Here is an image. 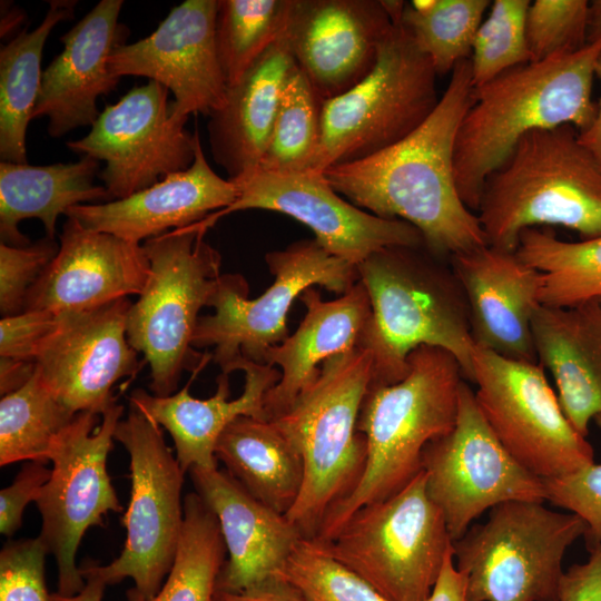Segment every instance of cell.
I'll return each mask as SVG.
<instances>
[{"label": "cell", "instance_id": "cell-1", "mask_svg": "<svg viewBox=\"0 0 601 601\" xmlns=\"http://www.w3.org/2000/svg\"><path fill=\"white\" fill-rule=\"evenodd\" d=\"M473 89L471 62L464 59L417 129L365 159L329 167L323 176L355 206L417 228L426 248L442 258L487 245L476 213L459 195L454 175L456 136Z\"/></svg>", "mask_w": 601, "mask_h": 601}, {"label": "cell", "instance_id": "cell-2", "mask_svg": "<svg viewBox=\"0 0 601 601\" xmlns=\"http://www.w3.org/2000/svg\"><path fill=\"white\" fill-rule=\"evenodd\" d=\"M601 41L572 52L530 61L473 89L455 141L454 175L462 201L476 213L486 178L526 134L573 126L588 129L597 112L592 100Z\"/></svg>", "mask_w": 601, "mask_h": 601}, {"label": "cell", "instance_id": "cell-3", "mask_svg": "<svg viewBox=\"0 0 601 601\" xmlns=\"http://www.w3.org/2000/svg\"><path fill=\"white\" fill-rule=\"evenodd\" d=\"M356 267L372 308L359 342L372 357L371 384L403 380L407 358L420 346L451 353L472 382L475 344L469 306L449 259L425 245H394L372 253Z\"/></svg>", "mask_w": 601, "mask_h": 601}, {"label": "cell", "instance_id": "cell-4", "mask_svg": "<svg viewBox=\"0 0 601 601\" xmlns=\"http://www.w3.org/2000/svg\"><path fill=\"white\" fill-rule=\"evenodd\" d=\"M407 362L400 382L370 385L357 421L367 442L362 479L326 515L314 540L328 541L356 510L403 489L422 470L426 445L455 426L466 381L459 361L440 347L420 346Z\"/></svg>", "mask_w": 601, "mask_h": 601}, {"label": "cell", "instance_id": "cell-5", "mask_svg": "<svg viewBox=\"0 0 601 601\" xmlns=\"http://www.w3.org/2000/svg\"><path fill=\"white\" fill-rule=\"evenodd\" d=\"M476 215L487 245L510 252L545 225L601 237V165L571 125L529 132L486 178Z\"/></svg>", "mask_w": 601, "mask_h": 601}, {"label": "cell", "instance_id": "cell-6", "mask_svg": "<svg viewBox=\"0 0 601 601\" xmlns=\"http://www.w3.org/2000/svg\"><path fill=\"white\" fill-rule=\"evenodd\" d=\"M372 372L371 354L359 346L333 356L294 404L270 420L303 460L302 490L286 516L304 539L316 538L326 515L362 479L367 442L357 421Z\"/></svg>", "mask_w": 601, "mask_h": 601}, {"label": "cell", "instance_id": "cell-7", "mask_svg": "<svg viewBox=\"0 0 601 601\" xmlns=\"http://www.w3.org/2000/svg\"><path fill=\"white\" fill-rule=\"evenodd\" d=\"M205 230L186 227L144 242L149 279L127 316V338L150 366V390L169 396L184 371L199 372L211 355L199 354L193 336L201 307L209 306L220 277V254Z\"/></svg>", "mask_w": 601, "mask_h": 601}, {"label": "cell", "instance_id": "cell-8", "mask_svg": "<svg viewBox=\"0 0 601 601\" xmlns=\"http://www.w3.org/2000/svg\"><path fill=\"white\" fill-rule=\"evenodd\" d=\"M437 73L410 31L396 22L372 71L323 101L322 137L312 173L365 159L403 140L434 111Z\"/></svg>", "mask_w": 601, "mask_h": 601}, {"label": "cell", "instance_id": "cell-9", "mask_svg": "<svg viewBox=\"0 0 601 601\" xmlns=\"http://www.w3.org/2000/svg\"><path fill=\"white\" fill-rule=\"evenodd\" d=\"M318 543L391 601H424L453 552L423 470L393 495L356 510Z\"/></svg>", "mask_w": 601, "mask_h": 601}, {"label": "cell", "instance_id": "cell-10", "mask_svg": "<svg viewBox=\"0 0 601 601\" xmlns=\"http://www.w3.org/2000/svg\"><path fill=\"white\" fill-rule=\"evenodd\" d=\"M265 260L275 278L260 296L248 298L242 275L223 274L209 300L215 313L200 316L195 328L193 346H211V359L224 374L238 371L244 359L262 363L268 348L288 337L287 315L304 290L319 285L343 295L358 282L357 267L315 238L269 252Z\"/></svg>", "mask_w": 601, "mask_h": 601}, {"label": "cell", "instance_id": "cell-11", "mask_svg": "<svg viewBox=\"0 0 601 601\" xmlns=\"http://www.w3.org/2000/svg\"><path fill=\"white\" fill-rule=\"evenodd\" d=\"M587 533L582 519L510 501L454 541L453 559L464 575L467 601H559L562 561Z\"/></svg>", "mask_w": 601, "mask_h": 601}, {"label": "cell", "instance_id": "cell-12", "mask_svg": "<svg viewBox=\"0 0 601 601\" xmlns=\"http://www.w3.org/2000/svg\"><path fill=\"white\" fill-rule=\"evenodd\" d=\"M115 439L130 457V500L121 518L127 536L120 555L107 565L85 566L114 584L131 578L145 598L155 597L175 560L184 522V474L160 426L130 408Z\"/></svg>", "mask_w": 601, "mask_h": 601}, {"label": "cell", "instance_id": "cell-13", "mask_svg": "<svg viewBox=\"0 0 601 601\" xmlns=\"http://www.w3.org/2000/svg\"><path fill=\"white\" fill-rule=\"evenodd\" d=\"M476 404L506 451L540 479L572 473L594 462L591 444L564 415L539 363L473 352Z\"/></svg>", "mask_w": 601, "mask_h": 601}, {"label": "cell", "instance_id": "cell-14", "mask_svg": "<svg viewBox=\"0 0 601 601\" xmlns=\"http://www.w3.org/2000/svg\"><path fill=\"white\" fill-rule=\"evenodd\" d=\"M122 412L124 406L114 403L104 412L98 427V414L78 413L49 453L51 474L36 501L42 520L38 536L56 559L57 593L65 597L85 587L76 554L87 530L102 526L108 512L122 511L107 471Z\"/></svg>", "mask_w": 601, "mask_h": 601}, {"label": "cell", "instance_id": "cell-15", "mask_svg": "<svg viewBox=\"0 0 601 601\" xmlns=\"http://www.w3.org/2000/svg\"><path fill=\"white\" fill-rule=\"evenodd\" d=\"M422 470L427 494L441 511L453 542L482 513L499 504L545 501L542 479L501 444L467 381L461 386L455 426L426 445Z\"/></svg>", "mask_w": 601, "mask_h": 601}, {"label": "cell", "instance_id": "cell-16", "mask_svg": "<svg viewBox=\"0 0 601 601\" xmlns=\"http://www.w3.org/2000/svg\"><path fill=\"white\" fill-rule=\"evenodd\" d=\"M169 90L157 81L136 86L100 111L90 131L67 147L105 161L99 178L114 199L126 198L186 170L195 159L197 130L186 129L188 117L171 115Z\"/></svg>", "mask_w": 601, "mask_h": 601}, {"label": "cell", "instance_id": "cell-17", "mask_svg": "<svg viewBox=\"0 0 601 601\" xmlns=\"http://www.w3.org/2000/svg\"><path fill=\"white\" fill-rule=\"evenodd\" d=\"M234 184L238 189L236 200L195 224V228L206 231L223 216L239 210L277 211L307 226L323 248L354 266L384 247L425 245L417 228L400 219L378 217L345 200L323 174L256 170Z\"/></svg>", "mask_w": 601, "mask_h": 601}, {"label": "cell", "instance_id": "cell-18", "mask_svg": "<svg viewBox=\"0 0 601 601\" xmlns=\"http://www.w3.org/2000/svg\"><path fill=\"white\" fill-rule=\"evenodd\" d=\"M131 302L58 314L42 343L36 372L51 394L73 414L102 415L112 405L114 385L139 372L137 351L127 338Z\"/></svg>", "mask_w": 601, "mask_h": 601}, {"label": "cell", "instance_id": "cell-19", "mask_svg": "<svg viewBox=\"0 0 601 601\" xmlns=\"http://www.w3.org/2000/svg\"><path fill=\"white\" fill-rule=\"evenodd\" d=\"M217 0H186L171 8L148 37L118 46L111 71L146 77L174 95L171 115L209 116L225 101L227 83L215 45Z\"/></svg>", "mask_w": 601, "mask_h": 601}, {"label": "cell", "instance_id": "cell-20", "mask_svg": "<svg viewBox=\"0 0 601 601\" xmlns=\"http://www.w3.org/2000/svg\"><path fill=\"white\" fill-rule=\"evenodd\" d=\"M393 24L382 0H292L284 36L295 65L328 100L372 71Z\"/></svg>", "mask_w": 601, "mask_h": 601}, {"label": "cell", "instance_id": "cell-21", "mask_svg": "<svg viewBox=\"0 0 601 601\" xmlns=\"http://www.w3.org/2000/svg\"><path fill=\"white\" fill-rule=\"evenodd\" d=\"M150 276L142 245L83 227L67 217L59 250L29 290L23 311L55 314L140 295Z\"/></svg>", "mask_w": 601, "mask_h": 601}, {"label": "cell", "instance_id": "cell-22", "mask_svg": "<svg viewBox=\"0 0 601 601\" xmlns=\"http://www.w3.org/2000/svg\"><path fill=\"white\" fill-rule=\"evenodd\" d=\"M465 293L475 346L538 363L532 319L541 304V273L516 252L490 245L450 257Z\"/></svg>", "mask_w": 601, "mask_h": 601}, {"label": "cell", "instance_id": "cell-23", "mask_svg": "<svg viewBox=\"0 0 601 601\" xmlns=\"http://www.w3.org/2000/svg\"><path fill=\"white\" fill-rule=\"evenodd\" d=\"M122 4V0L99 1L60 37L63 49L42 72L32 114V120L48 118L50 137L92 126L100 114L98 98L116 89L120 78L108 61L126 43L128 30L118 21Z\"/></svg>", "mask_w": 601, "mask_h": 601}, {"label": "cell", "instance_id": "cell-24", "mask_svg": "<svg viewBox=\"0 0 601 601\" xmlns=\"http://www.w3.org/2000/svg\"><path fill=\"white\" fill-rule=\"evenodd\" d=\"M195 492L215 513L227 559L217 590L243 592L279 578L303 538L285 514L250 495L226 470H189Z\"/></svg>", "mask_w": 601, "mask_h": 601}, {"label": "cell", "instance_id": "cell-25", "mask_svg": "<svg viewBox=\"0 0 601 601\" xmlns=\"http://www.w3.org/2000/svg\"><path fill=\"white\" fill-rule=\"evenodd\" d=\"M237 196V186L209 166L198 137L194 162L186 170L122 199L75 206L66 216L86 228L139 244L170 228L195 225L229 207Z\"/></svg>", "mask_w": 601, "mask_h": 601}, {"label": "cell", "instance_id": "cell-26", "mask_svg": "<svg viewBox=\"0 0 601 601\" xmlns=\"http://www.w3.org/2000/svg\"><path fill=\"white\" fill-rule=\"evenodd\" d=\"M245 374L243 393L229 400V375L217 377L213 396L200 400L191 396L188 386L169 396H156L137 388L129 396L130 408L162 426L170 434L176 459L183 471L193 467L215 469V447L226 427L239 416L267 420L264 398L280 380L275 366L244 359L238 367Z\"/></svg>", "mask_w": 601, "mask_h": 601}, {"label": "cell", "instance_id": "cell-27", "mask_svg": "<svg viewBox=\"0 0 601 601\" xmlns=\"http://www.w3.org/2000/svg\"><path fill=\"white\" fill-rule=\"evenodd\" d=\"M299 299L306 314L298 328L263 357L262 364L280 367V380L264 398L267 420L294 404L325 361L359 346L372 314L367 290L359 280L334 300H323L314 287L304 290Z\"/></svg>", "mask_w": 601, "mask_h": 601}, {"label": "cell", "instance_id": "cell-28", "mask_svg": "<svg viewBox=\"0 0 601 601\" xmlns=\"http://www.w3.org/2000/svg\"><path fill=\"white\" fill-rule=\"evenodd\" d=\"M294 65L283 31L236 82L227 86L223 106L207 116L213 159L231 183L257 170Z\"/></svg>", "mask_w": 601, "mask_h": 601}, {"label": "cell", "instance_id": "cell-29", "mask_svg": "<svg viewBox=\"0 0 601 601\" xmlns=\"http://www.w3.org/2000/svg\"><path fill=\"white\" fill-rule=\"evenodd\" d=\"M538 363L549 370L560 406L583 437L601 415V298L572 307L540 305L532 319Z\"/></svg>", "mask_w": 601, "mask_h": 601}, {"label": "cell", "instance_id": "cell-30", "mask_svg": "<svg viewBox=\"0 0 601 601\" xmlns=\"http://www.w3.org/2000/svg\"><path fill=\"white\" fill-rule=\"evenodd\" d=\"M98 160L82 156L78 161L46 166L0 162V238L10 246H26L20 221L41 220L46 237L55 239L60 215L78 205L112 200L105 186L96 185Z\"/></svg>", "mask_w": 601, "mask_h": 601}, {"label": "cell", "instance_id": "cell-31", "mask_svg": "<svg viewBox=\"0 0 601 601\" xmlns=\"http://www.w3.org/2000/svg\"><path fill=\"white\" fill-rule=\"evenodd\" d=\"M215 456L255 499L287 514L300 493L303 460L270 420L239 416L219 436Z\"/></svg>", "mask_w": 601, "mask_h": 601}, {"label": "cell", "instance_id": "cell-32", "mask_svg": "<svg viewBox=\"0 0 601 601\" xmlns=\"http://www.w3.org/2000/svg\"><path fill=\"white\" fill-rule=\"evenodd\" d=\"M77 1L50 0L41 23L22 30L0 50V156L28 164L26 132L39 97L42 51L56 24L71 20Z\"/></svg>", "mask_w": 601, "mask_h": 601}, {"label": "cell", "instance_id": "cell-33", "mask_svg": "<svg viewBox=\"0 0 601 601\" xmlns=\"http://www.w3.org/2000/svg\"><path fill=\"white\" fill-rule=\"evenodd\" d=\"M226 546L215 513L196 493L184 497V522L174 563L165 584L152 598L135 588L128 601H214L226 561Z\"/></svg>", "mask_w": 601, "mask_h": 601}, {"label": "cell", "instance_id": "cell-34", "mask_svg": "<svg viewBox=\"0 0 601 601\" xmlns=\"http://www.w3.org/2000/svg\"><path fill=\"white\" fill-rule=\"evenodd\" d=\"M516 254L541 273L542 305L572 307L601 298V237L565 242L550 230L528 228Z\"/></svg>", "mask_w": 601, "mask_h": 601}, {"label": "cell", "instance_id": "cell-35", "mask_svg": "<svg viewBox=\"0 0 601 601\" xmlns=\"http://www.w3.org/2000/svg\"><path fill=\"white\" fill-rule=\"evenodd\" d=\"M76 415L51 394L35 372L20 388L1 396L0 465L47 463L56 439Z\"/></svg>", "mask_w": 601, "mask_h": 601}, {"label": "cell", "instance_id": "cell-36", "mask_svg": "<svg viewBox=\"0 0 601 601\" xmlns=\"http://www.w3.org/2000/svg\"><path fill=\"white\" fill-rule=\"evenodd\" d=\"M323 101L304 72L294 65L257 170L279 175L311 171L321 144Z\"/></svg>", "mask_w": 601, "mask_h": 601}, {"label": "cell", "instance_id": "cell-37", "mask_svg": "<svg viewBox=\"0 0 601 601\" xmlns=\"http://www.w3.org/2000/svg\"><path fill=\"white\" fill-rule=\"evenodd\" d=\"M292 0H217L215 45L227 86L282 36Z\"/></svg>", "mask_w": 601, "mask_h": 601}, {"label": "cell", "instance_id": "cell-38", "mask_svg": "<svg viewBox=\"0 0 601 601\" xmlns=\"http://www.w3.org/2000/svg\"><path fill=\"white\" fill-rule=\"evenodd\" d=\"M490 7L489 0H435L430 9L417 11L406 2L401 22L430 58L437 76H442L470 59L475 35Z\"/></svg>", "mask_w": 601, "mask_h": 601}, {"label": "cell", "instance_id": "cell-39", "mask_svg": "<svg viewBox=\"0 0 601 601\" xmlns=\"http://www.w3.org/2000/svg\"><path fill=\"white\" fill-rule=\"evenodd\" d=\"M529 0H494L470 57L474 88L531 61L526 38Z\"/></svg>", "mask_w": 601, "mask_h": 601}, {"label": "cell", "instance_id": "cell-40", "mask_svg": "<svg viewBox=\"0 0 601 601\" xmlns=\"http://www.w3.org/2000/svg\"><path fill=\"white\" fill-rule=\"evenodd\" d=\"M307 601H391L332 558L313 539H302L279 574Z\"/></svg>", "mask_w": 601, "mask_h": 601}, {"label": "cell", "instance_id": "cell-41", "mask_svg": "<svg viewBox=\"0 0 601 601\" xmlns=\"http://www.w3.org/2000/svg\"><path fill=\"white\" fill-rule=\"evenodd\" d=\"M589 2L585 0H535L526 14L531 61L572 53L587 42Z\"/></svg>", "mask_w": 601, "mask_h": 601}, {"label": "cell", "instance_id": "cell-42", "mask_svg": "<svg viewBox=\"0 0 601 601\" xmlns=\"http://www.w3.org/2000/svg\"><path fill=\"white\" fill-rule=\"evenodd\" d=\"M59 250L48 237L26 246L0 244V313L2 317L24 309L29 290Z\"/></svg>", "mask_w": 601, "mask_h": 601}, {"label": "cell", "instance_id": "cell-43", "mask_svg": "<svg viewBox=\"0 0 601 601\" xmlns=\"http://www.w3.org/2000/svg\"><path fill=\"white\" fill-rule=\"evenodd\" d=\"M47 554L39 536L6 543L0 552V601H52L45 582Z\"/></svg>", "mask_w": 601, "mask_h": 601}, {"label": "cell", "instance_id": "cell-44", "mask_svg": "<svg viewBox=\"0 0 601 601\" xmlns=\"http://www.w3.org/2000/svg\"><path fill=\"white\" fill-rule=\"evenodd\" d=\"M601 427V415L594 417ZM545 501L578 515L587 525L589 543H601V464H588L572 473L542 479Z\"/></svg>", "mask_w": 601, "mask_h": 601}, {"label": "cell", "instance_id": "cell-45", "mask_svg": "<svg viewBox=\"0 0 601 601\" xmlns=\"http://www.w3.org/2000/svg\"><path fill=\"white\" fill-rule=\"evenodd\" d=\"M58 314L23 311L0 321V358L36 362L38 352L53 331Z\"/></svg>", "mask_w": 601, "mask_h": 601}, {"label": "cell", "instance_id": "cell-46", "mask_svg": "<svg viewBox=\"0 0 601 601\" xmlns=\"http://www.w3.org/2000/svg\"><path fill=\"white\" fill-rule=\"evenodd\" d=\"M51 470L46 463L26 462L13 482L0 492V532L13 535L22 524L26 506L37 501L42 487L48 482Z\"/></svg>", "mask_w": 601, "mask_h": 601}, {"label": "cell", "instance_id": "cell-47", "mask_svg": "<svg viewBox=\"0 0 601 601\" xmlns=\"http://www.w3.org/2000/svg\"><path fill=\"white\" fill-rule=\"evenodd\" d=\"M589 559L563 572L559 601H601V543H589Z\"/></svg>", "mask_w": 601, "mask_h": 601}, {"label": "cell", "instance_id": "cell-48", "mask_svg": "<svg viewBox=\"0 0 601 601\" xmlns=\"http://www.w3.org/2000/svg\"><path fill=\"white\" fill-rule=\"evenodd\" d=\"M214 601H307L305 597L283 578H274L243 592L216 590Z\"/></svg>", "mask_w": 601, "mask_h": 601}, {"label": "cell", "instance_id": "cell-49", "mask_svg": "<svg viewBox=\"0 0 601 601\" xmlns=\"http://www.w3.org/2000/svg\"><path fill=\"white\" fill-rule=\"evenodd\" d=\"M424 601H467L465 578L454 564L453 552L447 555L435 585Z\"/></svg>", "mask_w": 601, "mask_h": 601}, {"label": "cell", "instance_id": "cell-50", "mask_svg": "<svg viewBox=\"0 0 601 601\" xmlns=\"http://www.w3.org/2000/svg\"><path fill=\"white\" fill-rule=\"evenodd\" d=\"M36 362L0 358L1 396L24 385L36 372Z\"/></svg>", "mask_w": 601, "mask_h": 601}, {"label": "cell", "instance_id": "cell-51", "mask_svg": "<svg viewBox=\"0 0 601 601\" xmlns=\"http://www.w3.org/2000/svg\"><path fill=\"white\" fill-rule=\"evenodd\" d=\"M594 75L601 85V53L599 55ZM579 141L592 154V156L601 165V97L597 104L595 117L591 126L582 132H579Z\"/></svg>", "mask_w": 601, "mask_h": 601}, {"label": "cell", "instance_id": "cell-52", "mask_svg": "<svg viewBox=\"0 0 601 601\" xmlns=\"http://www.w3.org/2000/svg\"><path fill=\"white\" fill-rule=\"evenodd\" d=\"M81 575L85 579L83 589L71 597H65L59 593H52V601H102L106 583L100 577L89 571L86 566L80 568Z\"/></svg>", "mask_w": 601, "mask_h": 601}, {"label": "cell", "instance_id": "cell-53", "mask_svg": "<svg viewBox=\"0 0 601 601\" xmlns=\"http://www.w3.org/2000/svg\"><path fill=\"white\" fill-rule=\"evenodd\" d=\"M597 41H601V0L592 1L588 9L587 42Z\"/></svg>", "mask_w": 601, "mask_h": 601}]
</instances>
